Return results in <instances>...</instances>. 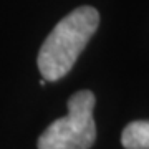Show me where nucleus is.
Returning a JSON list of instances; mask_svg holds the SVG:
<instances>
[{"label": "nucleus", "mask_w": 149, "mask_h": 149, "mask_svg": "<svg viewBox=\"0 0 149 149\" xmlns=\"http://www.w3.org/2000/svg\"><path fill=\"white\" fill-rule=\"evenodd\" d=\"M100 25V13L90 5L70 12L55 25L40 47L37 65L45 81H56L70 73Z\"/></svg>", "instance_id": "1"}, {"label": "nucleus", "mask_w": 149, "mask_h": 149, "mask_svg": "<svg viewBox=\"0 0 149 149\" xmlns=\"http://www.w3.org/2000/svg\"><path fill=\"white\" fill-rule=\"evenodd\" d=\"M93 91H76L68 100V114L55 119L38 138V149H90L96 139Z\"/></svg>", "instance_id": "2"}, {"label": "nucleus", "mask_w": 149, "mask_h": 149, "mask_svg": "<svg viewBox=\"0 0 149 149\" xmlns=\"http://www.w3.org/2000/svg\"><path fill=\"white\" fill-rule=\"evenodd\" d=\"M124 149H149V121H133L123 129Z\"/></svg>", "instance_id": "3"}]
</instances>
